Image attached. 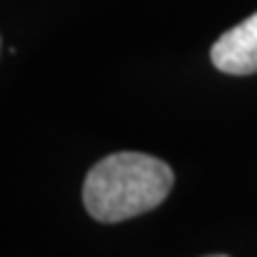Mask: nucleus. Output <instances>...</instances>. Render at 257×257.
<instances>
[{
  "label": "nucleus",
  "instance_id": "f03ea898",
  "mask_svg": "<svg viewBox=\"0 0 257 257\" xmlns=\"http://www.w3.org/2000/svg\"><path fill=\"white\" fill-rule=\"evenodd\" d=\"M212 64L231 76L257 74V12L221 34L210 50Z\"/></svg>",
  "mask_w": 257,
  "mask_h": 257
},
{
  "label": "nucleus",
  "instance_id": "7ed1b4c3",
  "mask_svg": "<svg viewBox=\"0 0 257 257\" xmlns=\"http://www.w3.org/2000/svg\"><path fill=\"white\" fill-rule=\"evenodd\" d=\"M210 257H226V255H210Z\"/></svg>",
  "mask_w": 257,
  "mask_h": 257
},
{
  "label": "nucleus",
  "instance_id": "f257e3e1",
  "mask_svg": "<svg viewBox=\"0 0 257 257\" xmlns=\"http://www.w3.org/2000/svg\"><path fill=\"white\" fill-rule=\"evenodd\" d=\"M174 186L172 167L146 153H114L86 174L83 205L102 224L138 217L162 205Z\"/></svg>",
  "mask_w": 257,
  "mask_h": 257
}]
</instances>
